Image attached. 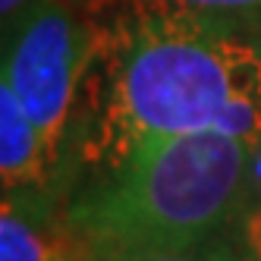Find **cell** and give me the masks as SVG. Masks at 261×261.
<instances>
[{
  "instance_id": "1",
  "label": "cell",
  "mask_w": 261,
  "mask_h": 261,
  "mask_svg": "<svg viewBox=\"0 0 261 261\" xmlns=\"http://www.w3.org/2000/svg\"><path fill=\"white\" fill-rule=\"evenodd\" d=\"M246 22L176 0H114L91 16L76 158L98 173L151 139L204 129L261 145V44Z\"/></svg>"
},
{
  "instance_id": "2",
  "label": "cell",
  "mask_w": 261,
  "mask_h": 261,
  "mask_svg": "<svg viewBox=\"0 0 261 261\" xmlns=\"http://www.w3.org/2000/svg\"><path fill=\"white\" fill-rule=\"evenodd\" d=\"M252 195V148L227 133L139 145L98 170L60 211L76 261L201 252Z\"/></svg>"
},
{
  "instance_id": "3",
  "label": "cell",
  "mask_w": 261,
  "mask_h": 261,
  "mask_svg": "<svg viewBox=\"0 0 261 261\" xmlns=\"http://www.w3.org/2000/svg\"><path fill=\"white\" fill-rule=\"evenodd\" d=\"M91 50L95 25L63 0H35L0 29V69L60 167L72 148Z\"/></svg>"
},
{
  "instance_id": "4",
  "label": "cell",
  "mask_w": 261,
  "mask_h": 261,
  "mask_svg": "<svg viewBox=\"0 0 261 261\" xmlns=\"http://www.w3.org/2000/svg\"><path fill=\"white\" fill-rule=\"evenodd\" d=\"M60 179L63 167L0 69V201H57Z\"/></svg>"
},
{
  "instance_id": "5",
  "label": "cell",
  "mask_w": 261,
  "mask_h": 261,
  "mask_svg": "<svg viewBox=\"0 0 261 261\" xmlns=\"http://www.w3.org/2000/svg\"><path fill=\"white\" fill-rule=\"evenodd\" d=\"M0 261H76L54 201H0Z\"/></svg>"
},
{
  "instance_id": "6",
  "label": "cell",
  "mask_w": 261,
  "mask_h": 261,
  "mask_svg": "<svg viewBox=\"0 0 261 261\" xmlns=\"http://www.w3.org/2000/svg\"><path fill=\"white\" fill-rule=\"evenodd\" d=\"M176 4L211 10V13H233V16H252L261 10V0H176Z\"/></svg>"
},
{
  "instance_id": "7",
  "label": "cell",
  "mask_w": 261,
  "mask_h": 261,
  "mask_svg": "<svg viewBox=\"0 0 261 261\" xmlns=\"http://www.w3.org/2000/svg\"><path fill=\"white\" fill-rule=\"evenodd\" d=\"M242 236H246V249L252 258H261V201L249 208L246 223H242Z\"/></svg>"
},
{
  "instance_id": "8",
  "label": "cell",
  "mask_w": 261,
  "mask_h": 261,
  "mask_svg": "<svg viewBox=\"0 0 261 261\" xmlns=\"http://www.w3.org/2000/svg\"><path fill=\"white\" fill-rule=\"evenodd\" d=\"M204 258L208 261H261V258H252V255H236L233 249H227L223 242H211L204 249Z\"/></svg>"
},
{
  "instance_id": "9",
  "label": "cell",
  "mask_w": 261,
  "mask_h": 261,
  "mask_svg": "<svg viewBox=\"0 0 261 261\" xmlns=\"http://www.w3.org/2000/svg\"><path fill=\"white\" fill-rule=\"evenodd\" d=\"M35 4V0H0V29H4L7 22H13L16 16H19L22 10H29Z\"/></svg>"
},
{
  "instance_id": "10",
  "label": "cell",
  "mask_w": 261,
  "mask_h": 261,
  "mask_svg": "<svg viewBox=\"0 0 261 261\" xmlns=\"http://www.w3.org/2000/svg\"><path fill=\"white\" fill-rule=\"evenodd\" d=\"M123 261H208L201 252H173V255H145V258H123Z\"/></svg>"
}]
</instances>
